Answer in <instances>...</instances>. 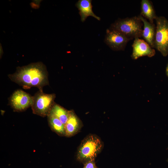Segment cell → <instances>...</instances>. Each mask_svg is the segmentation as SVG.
I'll use <instances>...</instances> for the list:
<instances>
[{
  "label": "cell",
  "mask_w": 168,
  "mask_h": 168,
  "mask_svg": "<svg viewBox=\"0 0 168 168\" xmlns=\"http://www.w3.org/2000/svg\"><path fill=\"white\" fill-rule=\"evenodd\" d=\"M8 77L12 81L25 89L34 87L43 91L44 86L49 85L46 67L41 62L18 67L15 72L8 75Z\"/></svg>",
  "instance_id": "1"
},
{
  "label": "cell",
  "mask_w": 168,
  "mask_h": 168,
  "mask_svg": "<svg viewBox=\"0 0 168 168\" xmlns=\"http://www.w3.org/2000/svg\"><path fill=\"white\" fill-rule=\"evenodd\" d=\"M103 147V142L98 136L89 134L82 141L77 150V159L83 164L95 160Z\"/></svg>",
  "instance_id": "2"
},
{
  "label": "cell",
  "mask_w": 168,
  "mask_h": 168,
  "mask_svg": "<svg viewBox=\"0 0 168 168\" xmlns=\"http://www.w3.org/2000/svg\"><path fill=\"white\" fill-rule=\"evenodd\" d=\"M138 16L118 19L111 25L110 29L115 30L130 40L142 36V23Z\"/></svg>",
  "instance_id": "3"
},
{
  "label": "cell",
  "mask_w": 168,
  "mask_h": 168,
  "mask_svg": "<svg viewBox=\"0 0 168 168\" xmlns=\"http://www.w3.org/2000/svg\"><path fill=\"white\" fill-rule=\"evenodd\" d=\"M55 96L54 94H46L39 90L32 96L31 107L33 113L42 117L47 116L55 104Z\"/></svg>",
  "instance_id": "4"
},
{
  "label": "cell",
  "mask_w": 168,
  "mask_h": 168,
  "mask_svg": "<svg viewBox=\"0 0 168 168\" xmlns=\"http://www.w3.org/2000/svg\"><path fill=\"white\" fill-rule=\"evenodd\" d=\"M154 48L164 56L168 54V20L164 16H157Z\"/></svg>",
  "instance_id": "5"
},
{
  "label": "cell",
  "mask_w": 168,
  "mask_h": 168,
  "mask_svg": "<svg viewBox=\"0 0 168 168\" xmlns=\"http://www.w3.org/2000/svg\"><path fill=\"white\" fill-rule=\"evenodd\" d=\"M33 97L21 90L15 91L9 99V104L14 111L21 112L31 106Z\"/></svg>",
  "instance_id": "6"
},
{
  "label": "cell",
  "mask_w": 168,
  "mask_h": 168,
  "mask_svg": "<svg viewBox=\"0 0 168 168\" xmlns=\"http://www.w3.org/2000/svg\"><path fill=\"white\" fill-rule=\"evenodd\" d=\"M130 40L120 32L110 28L106 30L105 42L111 49L117 51L123 50Z\"/></svg>",
  "instance_id": "7"
},
{
  "label": "cell",
  "mask_w": 168,
  "mask_h": 168,
  "mask_svg": "<svg viewBox=\"0 0 168 168\" xmlns=\"http://www.w3.org/2000/svg\"><path fill=\"white\" fill-rule=\"evenodd\" d=\"M132 46L133 50L131 57L133 59L145 56L152 57L155 54L153 49L147 42L139 38L135 39Z\"/></svg>",
  "instance_id": "8"
},
{
  "label": "cell",
  "mask_w": 168,
  "mask_h": 168,
  "mask_svg": "<svg viewBox=\"0 0 168 168\" xmlns=\"http://www.w3.org/2000/svg\"><path fill=\"white\" fill-rule=\"evenodd\" d=\"M82 124L74 112L69 111L68 120L65 125L66 136L71 137L77 134L81 130Z\"/></svg>",
  "instance_id": "9"
},
{
  "label": "cell",
  "mask_w": 168,
  "mask_h": 168,
  "mask_svg": "<svg viewBox=\"0 0 168 168\" xmlns=\"http://www.w3.org/2000/svg\"><path fill=\"white\" fill-rule=\"evenodd\" d=\"M91 2V0H79L76 3V7L79 11L81 21L82 22L89 16L94 17L99 21L100 20V18L93 12Z\"/></svg>",
  "instance_id": "10"
},
{
  "label": "cell",
  "mask_w": 168,
  "mask_h": 168,
  "mask_svg": "<svg viewBox=\"0 0 168 168\" xmlns=\"http://www.w3.org/2000/svg\"><path fill=\"white\" fill-rule=\"evenodd\" d=\"M138 17L144 24L142 36L152 48H154L156 30L155 25L153 23L148 21L141 15Z\"/></svg>",
  "instance_id": "11"
},
{
  "label": "cell",
  "mask_w": 168,
  "mask_h": 168,
  "mask_svg": "<svg viewBox=\"0 0 168 168\" xmlns=\"http://www.w3.org/2000/svg\"><path fill=\"white\" fill-rule=\"evenodd\" d=\"M49 124L52 130L61 136H66L65 125L53 115L50 114L47 116Z\"/></svg>",
  "instance_id": "12"
},
{
  "label": "cell",
  "mask_w": 168,
  "mask_h": 168,
  "mask_svg": "<svg viewBox=\"0 0 168 168\" xmlns=\"http://www.w3.org/2000/svg\"><path fill=\"white\" fill-rule=\"evenodd\" d=\"M141 15L148 19L149 22L153 23L156 16L155 11L151 2L148 0H142L141 2Z\"/></svg>",
  "instance_id": "13"
},
{
  "label": "cell",
  "mask_w": 168,
  "mask_h": 168,
  "mask_svg": "<svg viewBox=\"0 0 168 168\" xmlns=\"http://www.w3.org/2000/svg\"><path fill=\"white\" fill-rule=\"evenodd\" d=\"M69 111L55 103L50 114L57 118L65 125L69 117Z\"/></svg>",
  "instance_id": "14"
},
{
  "label": "cell",
  "mask_w": 168,
  "mask_h": 168,
  "mask_svg": "<svg viewBox=\"0 0 168 168\" xmlns=\"http://www.w3.org/2000/svg\"><path fill=\"white\" fill-rule=\"evenodd\" d=\"M83 164V168H97L96 165L95 160L89 161Z\"/></svg>",
  "instance_id": "15"
},
{
  "label": "cell",
  "mask_w": 168,
  "mask_h": 168,
  "mask_svg": "<svg viewBox=\"0 0 168 168\" xmlns=\"http://www.w3.org/2000/svg\"><path fill=\"white\" fill-rule=\"evenodd\" d=\"M166 72H168V64L166 68Z\"/></svg>",
  "instance_id": "16"
},
{
  "label": "cell",
  "mask_w": 168,
  "mask_h": 168,
  "mask_svg": "<svg viewBox=\"0 0 168 168\" xmlns=\"http://www.w3.org/2000/svg\"><path fill=\"white\" fill-rule=\"evenodd\" d=\"M166 72L167 75L168 77V72Z\"/></svg>",
  "instance_id": "17"
},
{
  "label": "cell",
  "mask_w": 168,
  "mask_h": 168,
  "mask_svg": "<svg viewBox=\"0 0 168 168\" xmlns=\"http://www.w3.org/2000/svg\"><path fill=\"white\" fill-rule=\"evenodd\" d=\"M167 161L168 162V159L167 160Z\"/></svg>",
  "instance_id": "18"
}]
</instances>
